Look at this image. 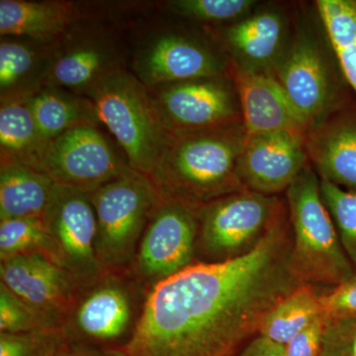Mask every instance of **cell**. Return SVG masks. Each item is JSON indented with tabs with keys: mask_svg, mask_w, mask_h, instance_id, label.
<instances>
[{
	"mask_svg": "<svg viewBox=\"0 0 356 356\" xmlns=\"http://www.w3.org/2000/svg\"><path fill=\"white\" fill-rule=\"evenodd\" d=\"M325 51L313 37L303 34L294 39L268 70L308 131L353 100L337 58L331 60Z\"/></svg>",
	"mask_w": 356,
	"mask_h": 356,
	"instance_id": "5b68a950",
	"label": "cell"
},
{
	"mask_svg": "<svg viewBox=\"0 0 356 356\" xmlns=\"http://www.w3.org/2000/svg\"><path fill=\"white\" fill-rule=\"evenodd\" d=\"M320 356H356V314L325 318Z\"/></svg>",
	"mask_w": 356,
	"mask_h": 356,
	"instance_id": "4dcf8cb0",
	"label": "cell"
},
{
	"mask_svg": "<svg viewBox=\"0 0 356 356\" xmlns=\"http://www.w3.org/2000/svg\"><path fill=\"white\" fill-rule=\"evenodd\" d=\"M64 327L27 334H0V356H51L67 341Z\"/></svg>",
	"mask_w": 356,
	"mask_h": 356,
	"instance_id": "f546056e",
	"label": "cell"
},
{
	"mask_svg": "<svg viewBox=\"0 0 356 356\" xmlns=\"http://www.w3.org/2000/svg\"><path fill=\"white\" fill-rule=\"evenodd\" d=\"M43 220L60 266L81 281L100 274L97 220L90 193L56 184Z\"/></svg>",
	"mask_w": 356,
	"mask_h": 356,
	"instance_id": "8fae6325",
	"label": "cell"
},
{
	"mask_svg": "<svg viewBox=\"0 0 356 356\" xmlns=\"http://www.w3.org/2000/svg\"><path fill=\"white\" fill-rule=\"evenodd\" d=\"M90 197L97 220L98 261L102 266L128 264L161 194L149 177L135 172L103 185Z\"/></svg>",
	"mask_w": 356,
	"mask_h": 356,
	"instance_id": "8992f818",
	"label": "cell"
},
{
	"mask_svg": "<svg viewBox=\"0 0 356 356\" xmlns=\"http://www.w3.org/2000/svg\"><path fill=\"white\" fill-rule=\"evenodd\" d=\"M199 208L161 195L136 254V268L159 283L189 266L199 235Z\"/></svg>",
	"mask_w": 356,
	"mask_h": 356,
	"instance_id": "9c48e42d",
	"label": "cell"
},
{
	"mask_svg": "<svg viewBox=\"0 0 356 356\" xmlns=\"http://www.w3.org/2000/svg\"><path fill=\"white\" fill-rule=\"evenodd\" d=\"M252 0H175L168 1L172 13L207 23H225L243 17L255 6Z\"/></svg>",
	"mask_w": 356,
	"mask_h": 356,
	"instance_id": "f1b7e54d",
	"label": "cell"
},
{
	"mask_svg": "<svg viewBox=\"0 0 356 356\" xmlns=\"http://www.w3.org/2000/svg\"><path fill=\"white\" fill-rule=\"evenodd\" d=\"M321 305L325 318L356 314V274L343 284L321 296Z\"/></svg>",
	"mask_w": 356,
	"mask_h": 356,
	"instance_id": "d6a6232c",
	"label": "cell"
},
{
	"mask_svg": "<svg viewBox=\"0 0 356 356\" xmlns=\"http://www.w3.org/2000/svg\"><path fill=\"white\" fill-rule=\"evenodd\" d=\"M305 139L287 132L247 136L238 159L245 189L273 196L287 191L309 165Z\"/></svg>",
	"mask_w": 356,
	"mask_h": 356,
	"instance_id": "5bb4252c",
	"label": "cell"
},
{
	"mask_svg": "<svg viewBox=\"0 0 356 356\" xmlns=\"http://www.w3.org/2000/svg\"><path fill=\"white\" fill-rule=\"evenodd\" d=\"M283 217L250 252L189 266L154 284L123 346L129 356H232L304 283L290 266Z\"/></svg>",
	"mask_w": 356,
	"mask_h": 356,
	"instance_id": "6da1fadb",
	"label": "cell"
},
{
	"mask_svg": "<svg viewBox=\"0 0 356 356\" xmlns=\"http://www.w3.org/2000/svg\"><path fill=\"white\" fill-rule=\"evenodd\" d=\"M149 90L163 123L172 133L221 128L243 122L235 86L222 76L165 84Z\"/></svg>",
	"mask_w": 356,
	"mask_h": 356,
	"instance_id": "30bf717a",
	"label": "cell"
},
{
	"mask_svg": "<svg viewBox=\"0 0 356 356\" xmlns=\"http://www.w3.org/2000/svg\"><path fill=\"white\" fill-rule=\"evenodd\" d=\"M232 356H285L284 346L259 336L238 353Z\"/></svg>",
	"mask_w": 356,
	"mask_h": 356,
	"instance_id": "d590c367",
	"label": "cell"
},
{
	"mask_svg": "<svg viewBox=\"0 0 356 356\" xmlns=\"http://www.w3.org/2000/svg\"><path fill=\"white\" fill-rule=\"evenodd\" d=\"M134 72L140 83L154 88L165 84L224 76L222 64L207 46L177 33L154 35L137 51Z\"/></svg>",
	"mask_w": 356,
	"mask_h": 356,
	"instance_id": "7c38bea8",
	"label": "cell"
},
{
	"mask_svg": "<svg viewBox=\"0 0 356 356\" xmlns=\"http://www.w3.org/2000/svg\"><path fill=\"white\" fill-rule=\"evenodd\" d=\"M54 44L32 40L0 42V102L28 103L48 86Z\"/></svg>",
	"mask_w": 356,
	"mask_h": 356,
	"instance_id": "ac0fdd59",
	"label": "cell"
},
{
	"mask_svg": "<svg viewBox=\"0 0 356 356\" xmlns=\"http://www.w3.org/2000/svg\"><path fill=\"white\" fill-rule=\"evenodd\" d=\"M324 315L314 321L284 346L285 356H320L324 334Z\"/></svg>",
	"mask_w": 356,
	"mask_h": 356,
	"instance_id": "836d02e7",
	"label": "cell"
},
{
	"mask_svg": "<svg viewBox=\"0 0 356 356\" xmlns=\"http://www.w3.org/2000/svg\"><path fill=\"white\" fill-rule=\"evenodd\" d=\"M51 329H60V327L26 304L0 283V332L3 334H27Z\"/></svg>",
	"mask_w": 356,
	"mask_h": 356,
	"instance_id": "83f0119b",
	"label": "cell"
},
{
	"mask_svg": "<svg viewBox=\"0 0 356 356\" xmlns=\"http://www.w3.org/2000/svg\"><path fill=\"white\" fill-rule=\"evenodd\" d=\"M305 149L321 180L356 194V100L313 126Z\"/></svg>",
	"mask_w": 356,
	"mask_h": 356,
	"instance_id": "e0dca14e",
	"label": "cell"
},
{
	"mask_svg": "<svg viewBox=\"0 0 356 356\" xmlns=\"http://www.w3.org/2000/svg\"><path fill=\"white\" fill-rule=\"evenodd\" d=\"M55 186L36 168L0 156V221L27 217L43 219Z\"/></svg>",
	"mask_w": 356,
	"mask_h": 356,
	"instance_id": "7402d4cb",
	"label": "cell"
},
{
	"mask_svg": "<svg viewBox=\"0 0 356 356\" xmlns=\"http://www.w3.org/2000/svg\"><path fill=\"white\" fill-rule=\"evenodd\" d=\"M224 40L233 60L247 69H273L282 55L285 23L280 13L264 11L229 26Z\"/></svg>",
	"mask_w": 356,
	"mask_h": 356,
	"instance_id": "44dd1931",
	"label": "cell"
},
{
	"mask_svg": "<svg viewBox=\"0 0 356 356\" xmlns=\"http://www.w3.org/2000/svg\"><path fill=\"white\" fill-rule=\"evenodd\" d=\"M321 193L356 273V194L324 180H321Z\"/></svg>",
	"mask_w": 356,
	"mask_h": 356,
	"instance_id": "4316f807",
	"label": "cell"
},
{
	"mask_svg": "<svg viewBox=\"0 0 356 356\" xmlns=\"http://www.w3.org/2000/svg\"><path fill=\"white\" fill-rule=\"evenodd\" d=\"M40 134L50 142L70 129L100 123L95 104L86 96L46 86L27 103Z\"/></svg>",
	"mask_w": 356,
	"mask_h": 356,
	"instance_id": "603a6c76",
	"label": "cell"
},
{
	"mask_svg": "<svg viewBox=\"0 0 356 356\" xmlns=\"http://www.w3.org/2000/svg\"><path fill=\"white\" fill-rule=\"evenodd\" d=\"M72 27L54 43L48 86L88 96L105 76L123 67L107 37L74 33Z\"/></svg>",
	"mask_w": 356,
	"mask_h": 356,
	"instance_id": "2e32d148",
	"label": "cell"
},
{
	"mask_svg": "<svg viewBox=\"0 0 356 356\" xmlns=\"http://www.w3.org/2000/svg\"><path fill=\"white\" fill-rule=\"evenodd\" d=\"M1 284L58 327L74 298L76 278L46 255L31 252L1 261Z\"/></svg>",
	"mask_w": 356,
	"mask_h": 356,
	"instance_id": "4fadbf2b",
	"label": "cell"
},
{
	"mask_svg": "<svg viewBox=\"0 0 356 356\" xmlns=\"http://www.w3.org/2000/svg\"><path fill=\"white\" fill-rule=\"evenodd\" d=\"M331 42L341 72L356 95V19L337 29Z\"/></svg>",
	"mask_w": 356,
	"mask_h": 356,
	"instance_id": "1f68e13d",
	"label": "cell"
},
{
	"mask_svg": "<svg viewBox=\"0 0 356 356\" xmlns=\"http://www.w3.org/2000/svg\"><path fill=\"white\" fill-rule=\"evenodd\" d=\"M79 18L76 6L67 1L0 0V35L54 44Z\"/></svg>",
	"mask_w": 356,
	"mask_h": 356,
	"instance_id": "d6986e66",
	"label": "cell"
},
{
	"mask_svg": "<svg viewBox=\"0 0 356 356\" xmlns=\"http://www.w3.org/2000/svg\"><path fill=\"white\" fill-rule=\"evenodd\" d=\"M275 196L243 191L199 208V236L204 250L222 261L250 252L280 216Z\"/></svg>",
	"mask_w": 356,
	"mask_h": 356,
	"instance_id": "52a82bcc",
	"label": "cell"
},
{
	"mask_svg": "<svg viewBox=\"0 0 356 356\" xmlns=\"http://www.w3.org/2000/svg\"><path fill=\"white\" fill-rule=\"evenodd\" d=\"M323 314L321 296L304 284L278 302L267 313L259 336L285 346Z\"/></svg>",
	"mask_w": 356,
	"mask_h": 356,
	"instance_id": "cb8c5ba5",
	"label": "cell"
},
{
	"mask_svg": "<svg viewBox=\"0 0 356 356\" xmlns=\"http://www.w3.org/2000/svg\"><path fill=\"white\" fill-rule=\"evenodd\" d=\"M228 72L238 95L247 136L287 132L305 139L306 124L268 72L247 69L232 58Z\"/></svg>",
	"mask_w": 356,
	"mask_h": 356,
	"instance_id": "9a60e30c",
	"label": "cell"
},
{
	"mask_svg": "<svg viewBox=\"0 0 356 356\" xmlns=\"http://www.w3.org/2000/svg\"><path fill=\"white\" fill-rule=\"evenodd\" d=\"M132 304L123 287L115 283L103 284L79 303L76 308L74 339L89 343L114 346L125 336L132 318Z\"/></svg>",
	"mask_w": 356,
	"mask_h": 356,
	"instance_id": "ffe728a7",
	"label": "cell"
},
{
	"mask_svg": "<svg viewBox=\"0 0 356 356\" xmlns=\"http://www.w3.org/2000/svg\"><path fill=\"white\" fill-rule=\"evenodd\" d=\"M48 140L40 134L27 103L0 107V156L40 170Z\"/></svg>",
	"mask_w": 356,
	"mask_h": 356,
	"instance_id": "d4e9b609",
	"label": "cell"
},
{
	"mask_svg": "<svg viewBox=\"0 0 356 356\" xmlns=\"http://www.w3.org/2000/svg\"><path fill=\"white\" fill-rule=\"evenodd\" d=\"M245 139L243 122L172 133L149 179L161 196L196 207L243 191L238 168Z\"/></svg>",
	"mask_w": 356,
	"mask_h": 356,
	"instance_id": "7a4b0ae2",
	"label": "cell"
},
{
	"mask_svg": "<svg viewBox=\"0 0 356 356\" xmlns=\"http://www.w3.org/2000/svg\"><path fill=\"white\" fill-rule=\"evenodd\" d=\"M40 172L60 186L92 193L135 170L117 156L97 127L81 126L48 143Z\"/></svg>",
	"mask_w": 356,
	"mask_h": 356,
	"instance_id": "ba28073f",
	"label": "cell"
},
{
	"mask_svg": "<svg viewBox=\"0 0 356 356\" xmlns=\"http://www.w3.org/2000/svg\"><path fill=\"white\" fill-rule=\"evenodd\" d=\"M293 243L290 266L304 284L337 287L356 273L346 257L331 214L323 200L321 180L310 165L286 191Z\"/></svg>",
	"mask_w": 356,
	"mask_h": 356,
	"instance_id": "277c9868",
	"label": "cell"
},
{
	"mask_svg": "<svg viewBox=\"0 0 356 356\" xmlns=\"http://www.w3.org/2000/svg\"><path fill=\"white\" fill-rule=\"evenodd\" d=\"M86 97L125 152L130 168L151 177L172 133L163 123L149 88L122 67L105 76Z\"/></svg>",
	"mask_w": 356,
	"mask_h": 356,
	"instance_id": "3957f363",
	"label": "cell"
},
{
	"mask_svg": "<svg viewBox=\"0 0 356 356\" xmlns=\"http://www.w3.org/2000/svg\"><path fill=\"white\" fill-rule=\"evenodd\" d=\"M31 252L46 255L58 264L55 248L44 220L42 218L27 217L0 221L1 261L14 255Z\"/></svg>",
	"mask_w": 356,
	"mask_h": 356,
	"instance_id": "484cf974",
	"label": "cell"
},
{
	"mask_svg": "<svg viewBox=\"0 0 356 356\" xmlns=\"http://www.w3.org/2000/svg\"><path fill=\"white\" fill-rule=\"evenodd\" d=\"M51 356H129L123 346H102L67 337Z\"/></svg>",
	"mask_w": 356,
	"mask_h": 356,
	"instance_id": "e575fe53",
	"label": "cell"
}]
</instances>
